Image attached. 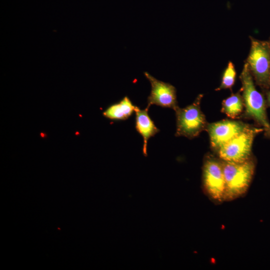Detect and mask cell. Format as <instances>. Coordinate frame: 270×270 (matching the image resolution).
<instances>
[{
	"label": "cell",
	"instance_id": "obj_11",
	"mask_svg": "<svg viewBox=\"0 0 270 270\" xmlns=\"http://www.w3.org/2000/svg\"><path fill=\"white\" fill-rule=\"evenodd\" d=\"M244 108V100L240 92L232 94L222 102V112L231 118H238Z\"/></svg>",
	"mask_w": 270,
	"mask_h": 270
},
{
	"label": "cell",
	"instance_id": "obj_13",
	"mask_svg": "<svg viewBox=\"0 0 270 270\" xmlns=\"http://www.w3.org/2000/svg\"><path fill=\"white\" fill-rule=\"evenodd\" d=\"M266 100L267 106L270 107V89L268 90L266 92Z\"/></svg>",
	"mask_w": 270,
	"mask_h": 270
},
{
	"label": "cell",
	"instance_id": "obj_4",
	"mask_svg": "<svg viewBox=\"0 0 270 270\" xmlns=\"http://www.w3.org/2000/svg\"><path fill=\"white\" fill-rule=\"evenodd\" d=\"M202 96L203 94H199L192 104L184 108L178 106L174 110L176 122V136L192 139L206 130L208 124L200 106Z\"/></svg>",
	"mask_w": 270,
	"mask_h": 270
},
{
	"label": "cell",
	"instance_id": "obj_3",
	"mask_svg": "<svg viewBox=\"0 0 270 270\" xmlns=\"http://www.w3.org/2000/svg\"><path fill=\"white\" fill-rule=\"evenodd\" d=\"M250 51L246 63L256 83L270 89V44L268 42L250 38Z\"/></svg>",
	"mask_w": 270,
	"mask_h": 270
},
{
	"label": "cell",
	"instance_id": "obj_8",
	"mask_svg": "<svg viewBox=\"0 0 270 270\" xmlns=\"http://www.w3.org/2000/svg\"><path fill=\"white\" fill-rule=\"evenodd\" d=\"M144 74L151 85L146 108L155 104L174 110L178 106L175 87L169 83L157 80L148 72H144Z\"/></svg>",
	"mask_w": 270,
	"mask_h": 270
},
{
	"label": "cell",
	"instance_id": "obj_9",
	"mask_svg": "<svg viewBox=\"0 0 270 270\" xmlns=\"http://www.w3.org/2000/svg\"><path fill=\"white\" fill-rule=\"evenodd\" d=\"M148 108L142 110L136 106V128L143 138L142 152L147 156V144L148 139L160 131L148 114Z\"/></svg>",
	"mask_w": 270,
	"mask_h": 270
},
{
	"label": "cell",
	"instance_id": "obj_7",
	"mask_svg": "<svg viewBox=\"0 0 270 270\" xmlns=\"http://www.w3.org/2000/svg\"><path fill=\"white\" fill-rule=\"evenodd\" d=\"M252 126L240 121L224 120L208 124L206 130L209 134L211 146L216 151L220 146Z\"/></svg>",
	"mask_w": 270,
	"mask_h": 270
},
{
	"label": "cell",
	"instance_id": "obj_6",
	"mask_svg": "<svg viewBox=\"0 0 270 270\" xmlns=\"http://www.w3.org/2000/svg\"><path fill=\"white\" fill-rule=\"evenodd\" d=\"M202 182L204 192L212 200L216 202L224 201L225 180L221 160L212 156L205 158Z\"/></svg>",
	"mask_w": 270,
	"mask_h": 270
},
{
	"label": "cell",
	"instance_id": "obj_14",
	"mask_svg": "<svg viewBox=\"0 0 270 270\" xmlns=\"http://www.w3.org/2000/svg\"><path fill=\"white\" fill-rule=\"evenodd\" d=\"M269 42V43H270V40H269V42Z\"/></svg>",
	"mask_w": 270,
	"mask_h": 270
},
{
	"label": "cell",
	"instance_id": "obj_1",
	"mask_svg": "<svg viewBox=\"0 0 270 270\" xmlns=\"http://www.w3.org/2000/svg\"><path fill=\"white\" fill-rule=\"evenodd\" d=\"M244 112L242 116L253 120L270 138V123L267 116L266 100L256 88L253 77L245 62L240 76Z\"/></svg>",
	"mask_w": 270,
	"mask_h": 270
},
{
	"label": "cell",
	"instance_id": "obj_10",
	"mask_svg": "<svg viewBox=\"0 0 270 270\" xmlns=\"http://www.w3.org/2000/svg\"><path fill=\"white\" fill-rule=\"evenodd\" d=\"M136 108L128 97L126 96L118 102L108 106L103 112V115L112 120H126L135 112Z\"/></svg>",
	"mask_w": 270,
	"mask_h": 270
},
{
	"label": "cell",
	"instance_id": "obj_12",
	"mask_svg": "<svg viewBox=\"0 0 270 270\" xmlns=\"http://www.w3.org/2000/svg\"><path fill=\"white\" fill-rule=\"evenodd\" d=\"M236 74V73L234 64L232 62H229L223 73L220 84L216 90H231L234 84Z\"/></svg>",
	"mask_w": 270,
	"mask_h": 270
},
{
	"label": "cell",
	"instance_id": "obj_5",
	"mask_svg": "<svg viewBox=\"0 0 270 270\" xmlns=\"http://www.w3.org/2000/svg\"><path fill=\"white\" fill-rule=\"evenodd\" d=\"M264 131L262 128L251 127L220 146L217 150L220 160L240 162L252 157V148L255 136Z\"/></svg>",
	"mask_w": 270,
	"mask_h": 270
},
{
	"label": "cell",
	"instance_id": "obj_2",
	"mask_svg": "<svg viewBox=\"0 0 270 270\" xmlns=\"http://www.w3.org/2000/svg\"><path fill=\"white\" fill-rule=\"evenodd\" d=\"M222 161L225 180L224 201L232 200L242 196L248 189L254 175L256 161L252 156L240 162Z\"/></svg>",
	"mask_w": 270,
	"mask_h": 270
}]
</instances>
